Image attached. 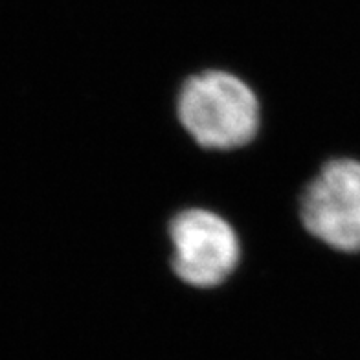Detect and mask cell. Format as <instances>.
Returning <instances> with one entry per match:
<instances>
[{"instance_id":"6da1fadb","label":"cell","mask_w":360,"mask_h":360,"mask_svg":"<svg viewBox=\"0 0 360 360\" xmlns=\"http://www.w3.org/2000/svg\"><path fill=\"white\" fill-rule=\"evenodd\" d=\"M180 124L206 149H237L252 142L259 129V103L254 90L233 74L208 70L190 77L176 101Z\"/></svg>"},{"instance_id":"7a4b0ae2","label":"cell","mask_w":360,"mask_h":360,"mask_svg":"<svg viewBox=\"0 0 360 360\" xmlns=\"http://www.w3.org/2000/svg\"><path fill=\"white\" fill-rule=\"evenodd\" d=\"M173 243L171 265L184 283L212 289L236 270L241 245L236 230L221 215L208 210H186L169 224Z\"/></svg>"},{"instance_id":"3957f363","label":"cell","mask_w":360,"mask_h":360,"mask_svg":"<svg viewBox=\"0 0 360 360\" xmlns=\"http://www.w3.org/2000/svg\"><path fill=\"white\" fill-rule=\"evenodd\" d=\"M307 232L340 252L360 250V162H327L302 197Z\"/></svg>"}]
</instances>
